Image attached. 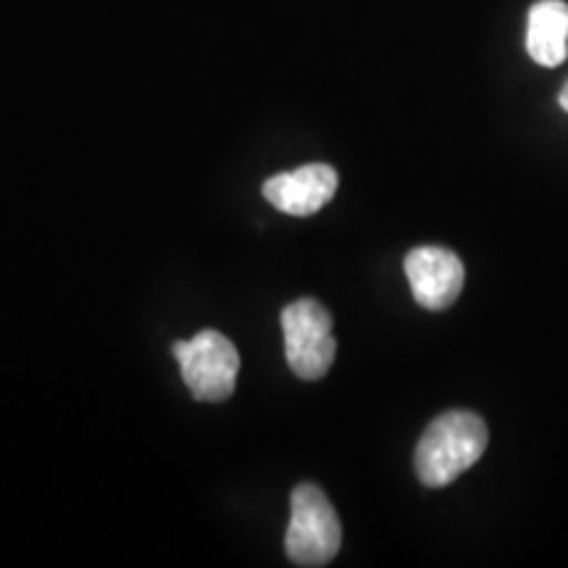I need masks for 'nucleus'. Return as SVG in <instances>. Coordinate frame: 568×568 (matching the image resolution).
I'll list each match as a JSON object with an SVG mask.
<instances>
[{
  "label": "nucleus",
  "mask_w": 568,
  "mask_h": 568,
  "mask_svg": "<svg viewBox=\"0 0 568 568\" xmlns=\"http://www.w3.org/2000/svg\"><path fill=\"white\" fill-rule=\"evenodd\" d=\"M487 443V424L471 410H447L437 416L416 445L418 481L432 489L447 487L485 456Z\"/></svg>",
  "instance_id": "obj_1"
},
{
  "label": "nucleus",
  "mask_w": 568,
  "mask_h": 568,
  "mask_svg": "<svg viewBox=\"0 0 568 568\" xmlns=\"http://www.w3.org/2000/svg\"><path fill=\"white\" fill-rule=\"evenodd\" d=\"M290 508H293V516L284 535L287 558L295 566L308 568L329 564L343 545V527L324 489L316 485H297Z\"/></svg>",
  "instance_id": "obj_2"
},
{
  "label": "nucleus",
  "mask_w": 568,
  "mask_h": 568,
  "mask_svg": "<svg viewBox=\"0 0 568 568\" xmlns=\"http://www.w3.org/2000/svg\"><path fill=\"white\" fill-rule=\"evenodd\" d=\"M282 335L284 358L301 379H322L335 364L337 343L332 337V316L318 301L301 297V301L284 305Z\"/></svg>",
  "instance_id": "obj_3"
},
{
  "label": "nucleus",
  "mask_w": 568,
  "mask_h": 568,
  "mask_svg": "<svg viewBox=\"0 0 568 568\" xmlns=\"http://www.w3.org/2000/svg\"><path fill=\"white\" fill-rule=\"evenodd\" d=\"M174 355L195 400L222 403L232 397L237 385L240 353L230 337L216 329H203L187 343H174Z\"/></svg>",
  "instance_id": "obj_4"
},
{
  "label": "nucleus",
  "mask_w": 568,
  "mask_h": 568,
  "mask_svg": "<svg viewBox=\"0 0 568 568\" xmlns=\"http://www.w3.org/2000/svg\"><path fill=\"white\" fill-rule=\"evenodd\" d=\"M406 276L416 303L426 311H445L458 301L466 268L453 251L439 245L414 247L406 255Z\"/></svg>",
  "instance_id": "obj_5"
},
{
  "label": "nucleus",
  "mask_w": 568,
  "mask_h": 568,
  "mask_svg": "<svg viewBox=\"0 0 568 568\" xmlns=\"http://www.w3.org/2000/svg\"><path fill=\"white\" fill-rule=\"evenodd\" d=\"M337 193V172L329 163H305L295 172L274 174L264 182V197L274 209L305 219L322 211Z\"/></svg>",
  "instance_id": "obj_6"
},
{
  "label": "nucleus",
  "mask_w": 568,
  "mask_h": 568,
  "mask_svg": "<svg viewBox=\"0 0 568 568\" xmlns=\"http://www.w3.org/2000/svg\"><path fill=\"white\" fill-rule=\"evenodd\" d=\"M568 6L564 0H539L529 11L527 51L539 67H558L566 61Z\"/></svg>",
  "instance_id": "obj_7"
},
{
  "label": "nucleus",
  "mask_w": 568,
  "mask_h": 568,
  "mask_svg": "<svg viewBox=\"0 0 568 568\" xmlns=\"http://www.w3.org/2000/svg\"><path fill=\"white\" fill-rule=\"evenodd\" d=\"M558 103H560V109H564V111L568 113V82L564 84V90H560V95H558Z\"/></svg>",
  "instance_id": "obj_8"
}]
</instances>
